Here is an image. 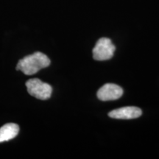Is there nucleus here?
Instances as JSON below:
<instances>
[{
  "mask_svg": "<svg viewBox=\"0 0 159 159\" xmlns=\"http://www.w3.org/2000/svg\"><path fill=\"white\" fill-rule=\"evenodd\" d=\"M49 65L50 60L49 57L41 52H36L19 60L16 69L21 71L26 75H32Z\"/></svg>",
  "mask_w": 159,
  "mask_h": 159,
  "instance_id": "nucleus-1",
  "label": "nucleus"
},
{
  "mask_svg": "<svg viewBox=\"0 0 159 159\" xmlns=\"http://www.w3.org/2000/svg\"><path fill=\"white\" fill-rule=\"evenodd\" d=\"M26 86L27 91L31 96L41 100H46L50 98L52 92V88L50 85L37 78L30 79L27 81Z\"/></svg>",
  "mask_w": 159,
  "mask_h": 159,
  "instance_id": "nucleus-2",
  "label": "nucleus"
},
{
  "mask_svg": "<svg viewBox=\"0 0 159 159\" xmlns=\"http://www.w3.org/2000/svg\"><path fill=\"white\" fill-rule=\"evenodd\" d=\"M116 47L111 39L107 38L99 39L93 49V57L98 61H108L114 56Z\"/></svg>",
  "mask_w": 159,
  "mask_h": 159,
  "instance_id": "nucleus-3",
  "label": "nucleus"
},
{
  "mask_svg": "<svg viewBox=\"0 0 159 159\" xmlns=\"http://www.w3.org/2000/svg\"><path fill=\"white\" fill-rule=\"evenodd\" d=\"M123 94V89L119 85L113 83H107L97 91V97L102 101L116 100Z\"/></svg>",
  "mask_w": 159,
  "mask_h": 159,
  "instance_id": "nucleus-4",
  "label": "nucleus"
},
{
  "mask_svg": "<svg viewBox=\"0 0 159 159\" xmlns=\"http://www.w3.org/2000/svg\"><path fill=\"white\" fill-rule=\"evenodd\" d=\"M142 111L139 108L134 106L123 107V108L115 109L111 111L108 116L111 118L116 119H133L141 116Z\"/></svg>",
  "mask_w": 159,
  "mask_h": 159,
  "instance_id": "nucleus-5",
  "label": "nucleus"
},
{
  "mask_svg": "<svg viewBox=\"0 0 159 159\" xmlns=\"http://www.w3.org/2000/svg\"><path fill=\"white\" fill-rule=\"evenodd\" d=\"M19 127L15 123H8L0 128V143L14 139L19 134Z\"/></svg>",
  "mask_w": 159,
  "mask_h": 159,
  "instance_id": "nucleus-6",
  "label": "nucleus"
}]
</instances>
